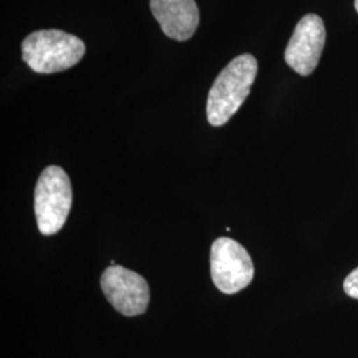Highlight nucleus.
<instances>
[{
  "label": "nucleus",
  "mask_w": 358,
  "mask_h": 358,
  "mask_svg": "<svg viewBox=\"0 0 358 358\" xmlns=\"http://www.w3.org/2000/svg\"><path fill=\"white\" fill-rule=\"evenodd\" d=\"M257 73V62L250 53L235 57L217 75L206 105L207 120L213 127L230 121L248 97Z\"/></svg>",
  "instance_id": "f257e3e1"
},
{
  "label": "nucleus",
  "mask_w": 358,
  "mask_h": 358,
  "mask_svg": "<svg viewBox=\"0 0 358 358\" xmlns=\"http://www.w3.org/2000/svg\"><path fill=\"white\" fill-rule=\"evenodd\" d=\"M84 53L83 40L60 29L35 31L22 43L24 63L40 75L66 71L76 65Z\"/></svg>",
  "instance_id": "f03ea898"
},
{
  "label": "nucleus",
  "mask_w": 358,
  "mask_h": 358,
  "mask_svg": "<svg viewBox=\"0 0 358 358\" xmlns=\"http://www.w3.org/2000/svg\"><path fill=\"white\" fill-rule=\"evenodd\" d=\"M72 207L71 180L59 166H48L40 174L35 189V214L38 231L55 235L63 229Z\"/></svg>",
  "instance_id": "7ed1b4c3"
},
{
  "label": "nucleus",
  "mask_w": 358,
  "mask_h": 358,
  "mask_svg": "<svg viewBox=\"0 0 358 358\" xmlns=\"http://www.w3.org/2000/svg\"><path fill=\"white\" fill-rule=\"evenodd\" d=\"M211 279L223 294L244 289L254 279V263L242 244L230 238H219L211 245Z\"/></svg>",
  "instance_id": "20e7f679"
},
{
  "label": "nucleus",
  "mask_w": 358,
  "mask_h": 358,
  "mask_svg": "<svg viewBox=\"0 0 358 358\" xmlns=\"http://www.w3.org/2000/svg\"><path fill=\"white\" fill-rule=\"evenodd\" d=\"M100 285L108 301L121 315L133 317L146 312L150 289L148 282L137 272L117 264L110 266L103 271Z\"/></svg>",
  "instance_id": "39448f33"
},
{
  "label": "nucleus",
  "mask_w": 358,
  "mask_h": 358,
  "mask_svg": "<svg viewBox=\"0 0 358 358\" xmlns=\"http://www.w3.org/2000/svg\"><path fill=\"white\" fill-rule=\"evenodd\" d=\"M325 26L320 16L306 15L294 28L284 53L285 63L301 76H309L319 64L325 45Z\"/></svg>",
  "instance_id": "423d86ee"
},
{
  "label": "nucleus",
  "mask_w": 358,
  "mask_h": 358,
  "mask_svg": "<svg viewBox=\"0 0 358 358\" xmlns=\"http://www.w3.org/2000/svg\"><path fill=\"white\" fill-rule=\"evenodd\" d=\"M150 10L167 38L186 41L199 26L195 0H150Z\"/></svg>",
  "instance_id": "0eeeda50"
},
{
  "label": "nucleus",
  "mask_w": 358,
  "mask_h": 358,
  "mask_svg": "<svg viewBox=\"0 0 358 358\" xmlns=\"http://www.w3.org/2000/svg\"><path fill=\"white\" fill-rule=\"evenodd\" d=\"M344 291L352 299L358 300V267L346 276L344 280Z\"/></svg>",
  "instance_id": "6e6552de"
},
{
  "label": "nucleus",
  "mask_w": 358,
  "mask_h": 358,
  "mask_svg": "<svg viewBox=\"0 0 358 358\" xmlns=\"http://www.w3.org/2000/svg\"><path fill=\"white\" fill-rule=\"evenodd\" d=\"M355 7H356V10H357L358 13V0H355Z\"/></svg>",
  "instance_id": "1a4fd4ad"
}]
</instances>
